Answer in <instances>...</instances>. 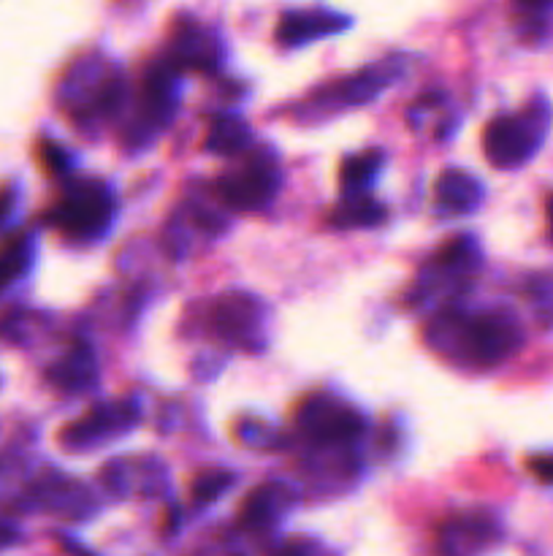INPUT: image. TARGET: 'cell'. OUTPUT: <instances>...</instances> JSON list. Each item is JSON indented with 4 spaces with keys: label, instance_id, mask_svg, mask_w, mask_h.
<instances>
[{
    "label": "cell",
    "instance_id": "obj_13",
    "mask_svg": "<svg viewBox=\"0 0 553 556\" xmlns=\"http://www.w3.org/2000/svg\"><path fill=\"white\" fill-rule=\"evenodd\" d=\"M103 480L108 489L119 494H146L155 496L157 491L166 489L168 473L157 458H114L103 469Z\"/></svg>",
    "mask_w": 553,
    "mask_h": 556
},
{
    "label": "cell",
    "instance_id": "obj_10",
    "mask_svg": "<svg viewBox=\"0 0 553 556\" xmlns=\"http://www.w3.org/2000/svg\"><path fill=\"white\" fill-rule=\"evenodd\" d=\"M141 418V410L136 399H108V402L95 404L90 413L81 418L70 421L57 440L63 442L68 451H92L98 445H108V442L119 440L128 435Z\"/></svg>",
    "mask_w": 553,
    "mask_h": 556
},
{
    "label": "cell",
    "instance_id": "obj_18",
    "mask_svg": "<svg viewBox=\"0 0 553 556\" xmlns=\"http://www.w3.org/2000/svg\"><path fill=\"white\" fill-rule=\"evenodd\" d=\"M255 137L239 115H217L206 131V150L220 158H236L253 147Z\"/></svg>",
    "mask_w": 553,
    "mask_h": 556
},
{
    "label": "cell",
    "instance_id": "obj_29",
    "mask_svg": "<svg viewBox=\"0 0 553 556\" xmlns=\"http://www.w3.org/2000/svg\"><path fill=\"white\" fill-rule=\"evenodd\" d=\"M520 7L526 9H545V7H553V0H518Z\"/></svg>",
    "mask_w": 553,
    "mask_h": 556
},
{
    "label": "cell",
    "instance_id": "obj_1",
    "mask_svg": "<svg viewBox=\"0 0 553 556\" xmlns=\"http://www.w3.org/2000/svg\"><path fill=\"white\" fill-rule=\"evenodd\" d=\"M426 345L455 366L491 370L504 364L524 345V326L510 310H464L448 307L426 326Z\"/></svg>",
    "mask_w": 553,
    "mask_h": 556
},
{
    "label": "cell",
    "instance_id": "obj_14",
    "mask_svg": "<svg viewBox=\"0 0 553 556\" xmlns=\"http://www.w3.org/2000/svg\"><path fill=\"white\" fill-rule=\"evenodd\" d=\"M47 380L63 393H85L98 386L101 380V366H98L95 350L87 342H76L49 366Z\"/></svg>",
    "mask_w": 553,
    "mask_h": 556
},
{
    "label": "cell",
    "instance_id": "obj_20",
    "mask_svg": "<svg viewBox=\"0 0 553 556\" xmlns=\"http://www.w3.org/2000/svg\"><path fill=\"white\" fill-rule=\"evenodd\" d=\"M345 28V20L334 17V14H323V12H298V14H287L282 20L280 30V41L285 47H301L307 41L320 39V36H331L336 30Z\"/></svg>",
    "mask_w": 553,
    "mask_h": 556
},
{
    "label": "cell",
    "instance_id": "obj_15",
    "mask_svg": "<svg viewBox=\"0 0 553 556\" xmlns=\"http://www.w3.org/2000/svg\"><path fill=\"white\" fill-rule=\"evenodd\" d=\"M486 198V188L475 174L461 169H448L434 182V204L445 215H470Z\"/></svg>",
    "mask_w": 553,
    "mask_h": 556
},
{
    "label": "cell",
    "instance_id": "obj_3",
    "mask_svg": "<svg viewBox=\"0 0 553 556\" xmlns=\"http://www.w3.org/2000/svg\"><path fill=\"white\" fill-rule=\"evenodd\" d=\"M548 126H551V106L540 95L520 112L493 117L483 131V153L497 169H520L542 147Z\"/></svg>",
    "mask_w": 553,
    "mask_h": 556
},
{
    "label": "cell",
    "instance_id": "obj_6",
    "mask_svg": "<svg viewBox=\"0 0 553 556\" xmlns=\"http://www.w3.org/2000/svg\"><path fill=\"white\" fill-rule=\"evenodd\" d=\"M280 182V158L274 155V150L249 147L242 164L226 171L215 188L226 207L236 209V212H255L274 202Z\"/></svg>",
    "mask_w": 553,
    "mask_h": 556
},
{
    "label": "cell",
    "instance_id": "obj_5",
    "mask_svg": "<svg viewBox=\"0 0 553 556\" xmlns=\"http://www.w3.org/2000/svg\"><path fill=\"white\" fill-rule=\"evenodd\" d=\"M399 77L401 72L394 63L369 66L363 68V72L350 74V77H342L336 79V82L323 85V88H314L301 104H296V117H301L304 122L329 120V117H336L339 112H347L352 109V106H363L369 104V101H374Z\"/></svg>",
    "mask_w": 553,
    "mask_h": 556
},
{
    "label": "cell",
    "instance_id": "obj_8",
    "mask_svg": "<svg viewBox=\"0 0 553 556\" xmlns=\"http://www.w3.org/2000/svg\"><path fill=\"white\" fill-rule=\"evenodd\" d=\"M477 267H480V245L475 236L461 234L455 240H448L417 274L410 305H428L437 296L461 294L470 285Z\"/></svg>",
    "mask_w": 553,
    "mask_h": 556
},
{
    "label": "cell",
    "instance_id": "obj_23",
    "mask_svg": "<svg viewBox=\"0 0 553 556\" xmlns=\"http://www.w3.org/2000/svg\"><path fill=\"white\" fill-rule=\"evenodd\" d=\"M233 483H236V475L228 473V469H204L193 480V502L195 505H209V502L220 500Z\"/></svg>",
    "mask_w": 553,
    "mask_h": 556
},
{
    "label": "cell",
    "instance_id": "obj_2",
    "mask_svg": "<svg viewBox=\"0 0 553 556\" xmlns=\"http://www.w3.org/2000/svg\"><path fill=\"white\" fill-rule=\"evenodd\" d=\"M125 101V74L106 61H79L60 82V106L79 128L114 120Z\"/></svg>",
    "mask_w": 553,
    "mask_h": 556
},
{
    "label": "cell",
    "instance_id": "obj_4",
    "mask_svg": "<svg viewBox=\"0 0 553 556\" xmlns=\"http://www.w3.org/2000/svg\"><path fill=\"white\" fill-rule=\"evenodd\" d=\"M114 218H117V198L101 180L70 182L60 202L47 212V223L79 242L106 236Z\"/></svg>",
    "mask_w": 553,
    "mask_h": 556
},
{
    "label": "cell",
    "instance_id": "obj_26",
    "mask_svg": "<svg viewBox=\"0 0 553 556\" xmlns=\"http://www.w3.org/2000/svg\"><path fill=\"white\" fill-rule=\"evenodd\" d=\"M526 467H529V473L535 475L540 483L553 486V453H537V456H531L529 462H526Z\"/></svg>",
    "mask_w": 553,
    "mask_h": 556
},
{
    "label": "cell",
    "instance_id": "obj_28",
    "mask_svg": "<svg viewBox=\"0 0 553 556\" xmlns=\"http://www.w3.org/2000/svg\"><path fill=\"white\" fill-rule=\"evenodd\" d=\"M11 209H14V193H11V191H0V223H3V220L9 218Z\"/></svg>",
    "mask_w": 553,
    "mask_h": 556
},
{
    "label": "cell",
    "instance_id": "obj_27",
    "mask_svg": "<svg viewBox=\"0 0 553 556\" xmlns=\"http://www.w3.org/2000/svg\"><path fill=\"white\" fill-rule=\"evenodd\" d=\"M282 556H318V551L312 548V545H304V543H291L285 551H282Z\"/></svg>",
    "mask_w": 553,
    "mask_h": 556
},
{
    "label": "cell",
    "instance_id": "obj_9",
    "mask_svg": "<svg viewBox=\"0 0 553 556\" xmlns=\"http://www.w3.org/2000/svg\"><path fill=\"white\" fill-rule=\"evenodd\" d=\"M298 431L320 448H347L366 431V418L334 393H312L298 404Z\"/></svg>",
    "mask_w": 553,
    "mask_h": 556
},
{
    "label": "cell",
    "instance_id": "obj_30",
    "mask_svg": "<svg viewBox=\"0 0 553 556\" xmlns=\"http://www.w3.org/2000/svg\"><path fill=\"white\" fill-rule=\"evenodd\" d=\"M545 212H548V225H551V236H553V196L548 198V204H545Z\"/></svg>",
    "mask_w": 553,
    "mask_h": 556
},
{
    "label": "cell",
    "instance_id": "obj_17",
    "mask_svg": "<svg viewBox=\"0 0 553 556\" xmlns=\"http://www.w3.org/2000/svg\"><path fill=\"white\" fill-rule=\"evenodd\" d=\"M293 505V491L285 483H263L244 500L242 523L247 527H269Z\"/></svg>",
    "mask_w": 553,
    "mask_h": 556
},
{
    "label": "cell",
    "instance_id": "obj_7",
    "mask_svg": "<svg viewBox=\"0 0 553 556\" xmlns=\"http://www.w3.org/2000/svg\"><path fill=\"white\" fill-rule=\"evenodd\" d=\"M209 328L233 348L260 353L269 342V307L247 290H228L211 299Z\"/></svg>",
    "mask_w": 553,
    "mask_h": 556
},
{
    "label": "cell",
    "instance_id": "obj_21",
    "mask_svg": "<svg viewBox=\"0 0 553 556\" xmlns=\"http://www.w3.org/2000/svg\"><path fill=\"white\" fill-rule=\"evenodd\" d=\"M385 155L380 150H363V153L350 155L342 160L339 182L345 193H369L383 171Z\"/></svg>",
    "mask_w": 553,
    "mask_h": 556
},
{
    "label": "cell",
    "instance_id": "obj_24",
    "mask_svg": "<svg viewBox=\"0 0 553 556\" xmlns=\"http://www.w3.org/2000/svg\"><path fill=\"white\" fill-rule=\"evenodd\" d=\"M531 307H535V315L540 318L542 326H553V277L551 274H540V277L529 280V288H526Z\"/></svg>",
    "mask_w": 553,
    "mask_h": 556
},
{
    "label": "cell",
    "instance_id": "obj_25",
    "mask_svg": "<svg viewBox=\"0 0 553 556\" xmlns=\"http://www.w3.org/2000/svg\"><path fill=\"white\" fill-rule=\"evenodd\" d=\"M38 155H41V164H43V169L49 171V174L60 177V174H68V171H70V155L65 153L60 144L47 142V139H43Z\"/></svg>",
    "mask_w": 553,
    "mask_h": 556
},
{
    "label": "cell",
    "instance_id": "obj_22",
    "mask_svg": "<svg viewBox=\"0 0 553 556\" xmlns=\"http://www.w3.org/2000/svg\"><path fill=\"white\" fill-rule=\"evenodd\" d=\"M33 245L27 236H16L9 245L0 247V290L9 288L27 267H30Z\"/></svg>",
    "mask_w": 553,
    "mask_h": 556
},
{
    "label": "cell",
    "instance_id": "obj_19",
    "mask_svg": "<svg viewBox=\"0 0 553 556\" xmlns=\"http://www.w3.org/2000/svg\"><path fill=\"white\" fill-rule=\"evenodd\" d=\"M385 207L372 198V193H345L339 204L329 212V225L342 231L374 229L385 220Z\"/></svg>",
    "mask_w": 553,
    "mask_h": 556
},
{
    "label": "cell",
    "instance_id": "obj_11",
    "mask_svg": "<svg viewBox=\"0 0 553 556\" xmlns=\"http://www.w3.org/2000/svg\"><path fill=\"white\" fill-rule=\"evenodd\" d=\"M179 101V72L168 63L146 72L136 101L133 120H130V142L144 144L171 122Z\"/></svg>",
    "mask_w": 553,
    "mask_h": 556
},
{
    "label": "cell",
    "instance_id": "obj_12",
    "mask_svg": "<svg viewBox=\"0 0 553 556\" xmlns=\"http://www.w3.org/2000/svg\"><path fill=\"white\" fill-rule=\"evenodd\" d=\"M499 538V523L486 510L453 513L437 527L439 556H477Z\"/></svg>",
    "mask_w": 553,
    "mask_h": 556
},
{
    "label": "cell",
    "instance_id": "obj_16",
    "mask_svg": "<svg viewBox=\"0 0 553 556\" xmlns=\"http://www.w3.org/2000/svg\"><path fill=\"white\" fill-rule=\"evenodd\" d=\"M168 66L177 68L179 74H215L217 66H220V50H217L215 39H211L209 34H204V30H198L195 25H190L182 34L173 36Z\"/></svg>",
    "mask_w": 553,
    "mask_h": 556
}]
</instances>
